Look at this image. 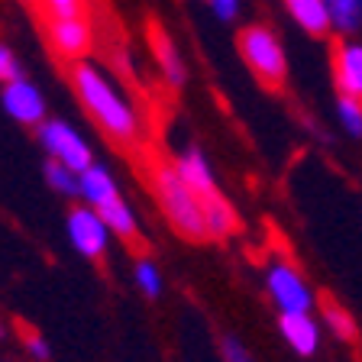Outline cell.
I'll return each instance as SVG.
<instances>
[{"label":"cell","mask_w":362,"mask_h":362,"mask_svg":"<svg viewBox=\"0 0 362 362\" xmlns=\"http://www.w3.org/2000/svg\"><path fill=\"white\" fill-rule=\"evenodd\" d=\"M71 81H75V90H78V98H81L84 110L94 117V123L110 139L133 143L136 136H139V117H136L133 104L123 98L120 90H117V84L100 68H94L90 62H75Z\"/></svg>","instance_id":"cell-1"},{"label":"cell","mask_w":362,"mask_h":362,"mask_svg":"<svg viewBox=\"0 0 362 362\" xmlns=\"http://www.w3.org/2000/svg\"><path fill=\"white\" fill-rule=\"evenodd\" d=\"M152 188H156L158 197V207L162 214L168 217V223L178 230L185 240L197 243V240H207V226H204V207H201V197L181 181L178 168L175 165H156L152 172Z\"/></svg>","instance_id":"cell-2"},{"label":"cell","mask_w":362,"mask_h":362,"mask_svg":"<svg viewBox=\"0 0 362 362\" xmlns=\"http://www.w3.org/2000/svg\"><path fill=\"white\" fill-rule=\"evenodd\" d=\"M81 197L88 207H94V211L104 217V223L110 226L113 236H123V240H133L136 236L139 223H136L133 207L123 201L117 181H113V175L107 172L104 165L94 162L90 168L81 172Z\"/></svg>","instance_id":"cell-3"},{"label":"cell","mask_w":362,"mask_h":362,"mask_svg":"<svg viewBox=\"0 0 362 362\" xmlns=\"http://www.w3.org/2000/svg\"><path fill=\"white\" fill-rule=\"evenodd\" d=\"M236 49H240L243 62L246 68L256 75V81L269 90H281L288 81V59H285V49H281L279 36L272 26H246L240 30L236 36Z\"/></svg>","instance_id":"cell-4"},{"label":"cell","mask_w":362,"mask_h":362,"mask_svg":"<svg viewBox=\"0 0 362 362\" xmlns=\"http://www.w3.org/2000/svg\"><path fill=\"white\" fill-rule=\"evenodd\" d=\"M265 288H269L272 301L281 314H310L314 308V291L304 281V275L288 262H275L265 272Z\"/></svg>","instance_id":"cell-5"},{"label":"cell","mask_w":362,"mask_h":362,"mask_svg":"<svg viewBox=\"0 0 362 362\" xmlns=\"http://www.w3.org/2000/svg\"><path fill=\"white\" fill-rule=\"evenodd\" d=\"M39 143L49 152V158H59L68 168H75L78 175L84 168L94 165V152L84 143L81 136L75 133V127H68L65 120H42L39 123Z\"/></svg>","instance_id":"cell-6"},{"label":"cell","mask_w":362,"mask_h":362,"mask_svg":"<svg viewBox=\"0 0 362 362\" xmlns=\"http://www.w3.org/2000/svg\"><path fill=\"white\" fill-rule=\"evenodd\" d=\"M68 236H71V246L81 252L84 259H98L104 256L107 243H110V226L104 223L94 207H75V211L68 214Z\"/></svg>","instance_id":"cell-7"},{"label":"cell","mask_w":362,"mask_h":362,"mask_svg":"<svg viewBox=\"0 0 362 362\" xmlns=\"http://www.w3.org/2000/svg\"><path fill=\"white\" fill-rule=\"evenodd\" d=\"M0 100H4V110L16 123H23V127H39L45 120V98L39 94L36 84L26 81V78H16V81L4 84Z\"/></svg>","instance_id":"cell-8"},{"label":"cell","mask_w":362,"mask_h":362,"mask_svg":"<svg viewBox=\"0 0 362 362\" xmlns=\"http://www.w3.org/2000/svg\"><path fill=\"white\" fill-rule=\"evenodd\" d=\"M330 71L339 94L362 100V45H353L346 39L330 42Z\"/></svg>","instance_id":"cell-9"},{"label":"cell","mask_w":362,"mask_h":362,"mask_svg":"<svg viewBox=\"0 0 362 362\" xmlns=\"http://www.w3.org/2000/svg\"><path fill=\"white\" fill-rule=\"evenodd\" d=\"M49 42L62 59L81 62L94 45L88 16H71V20H49Z\"/></svg>","instance_id":"cell-10"},{"label":"cell","mask_w":362,"mask_h":362,"mask_svg":"<svg viewBox=\"0 0 362 362\" xmlns=\"http://www.w3.org/2000/svg\"><path fill=\"white\" fill-rule=\"evenodd\" d=\"M175 168H178V175H181V181L188 185L191 191H194L197 197H211V194H217V178H214V168H211V162L204 158V152L201 149H185L178 158H175Z\"/></svg>","instance_id":"cell-11"},{"label":"cell","mask_w":362,"mask_h":362,"mask_svg":"<svg viewBox=\"0 0 362 362\" xmlns=\"http://www.w3.org/2000/svg\"><path fill=\"white\" fill-rule=\"evenodd\" d=\"M279 330L298 356H314L317 346H320V327L310 314H281Z\"/></svg>","instance_id":"cell-12"},{"label":"cell","mask_w":362,"mask_h":362,"mask_svg":"<svg viewBox=\"0 0 362 362\" xmlns=\"http://www.w3.org/2000/svg\"><path fill=\"white\" fill-rule=\"evenodd\" d=\"M288 13L298 20L308 36L314 39H327L333 30V16H330V7H327V0H285Z\"/></svg>","instance_id":"cell-13"},{"label":"cell","mask_w":362,"mask_h":362,"mask_svg":"<svg viewBox=\"0 0 362 362\" xmlns=\"http://www.w3.org/2000/svg\"><path fill=\"white\" fill-rule=\"evenodd\" d=\"M149 42H152V52H156V62H158V68H162L165 81L172 84V88H181L185 78H188V71H185V62H181L175 42L165 36V30H162L158 23L149 26Z\"/></svg>","instance_id":"cell-14"},{"label":"cell","mask_w":362,"mask_h":362,"mask_svg":"<svg viewBox=\"0 0 362 362\" xmlns=\"http://www.w3.org/2000/svg\"><path fill=\"white\" fill-rule=\"evenodd\" d=\"M201 207H204V226H207V236H217L220 240V236L233 233L236 214H233V207H230V201L220 197V191L211 194V197H204Z\"/></svg>","instance_id":"cell-15"},{"label":"cell","mask_w":362,"mask_h":362,"mask_svg":"<svg viewBox=\"0 0 362 362\" xmlns=\"http://www.w3.org/2000/svg\"><path fill=\"white\" fill-rule=\"evenodd\" d=\"M45 181H49L59 194L81 197V175H78L75 168H68L65 162H59V158H49V162H45Z\"/></svg>","instance_id":"cell-16"},{"label":"cell","mask_w":362,"mask_h":362,"mask_svg":"<svg viewBox=\"0 0 362 362\" xmlns=\"http://www.w3.org/2000/svg\"><path fill=\"white\" fill-rule=\"evenodd\" d=\"M324 320H327V327L337 333V339H343V343H356V320L343 304L324 301Z\"/></svg>","instance_id":"cell-17"},{"label":"cell","mask_w":362,"mask_h":362,"mask_svg":"<svg viewBox=\"0 0 362 362\" xmlns=\"http://www.w3.org/2000/svg\"><path fill=\"white\" fill-rule=\"evenodd\" d=\"M327 7H330L337 30L343 33H353L362 23V0H327Z\"/></svg>","instance_id":"cell-18"},{"label":"cell","mask_w":362,"mask_h":362,"mask_svg":"<svg viewBox=\"0 0 362 362\" xmlns=\"http://www.w3.org/2000/svg\"><path fill=\"white\" fill-rule=\"evenodd\" d=\"M133 279H136V288L146 294V298H158L162 294V272L152 259H139L133 269Z\"/></svg>","instance_id":"cell-19"},{"label":"cell","mask_w":362,"mask_h":362,"mask_svg":"<svg viewBox=\"0 0 362 362\" xmlns=\"http://www.w3.org/2000/svg\"><path fill=\"white\" fill-rule=\"evenodd\" d=\"M49 20H71V16H88V0H36Z\"/></svg>","instance_id":"cell-20"},{"label":"cell","mask_w":362,"mask_h":362,"mask_svg":"<svg viewBox=\"0 0 362 362\" xmlns=\"http://www.w3.org/2000/svg\"><path fill=\"white\" fill-rule=\"evenodd\" d=\"M337 110H339L343 127H346L353 136H362V100L359 98H349V94H339Z\"/></svg>","instance_id":"cell-21"},{"label":"cell","mask_w":362,"mask_h":362,"mask_svg":"<svg viewBox=\"0 0 362 362\" xmlns=\"http://www.w3.org/2000/svg\"><path fill=\"white\" fill-rule=\"evenodd\" d=\"M16 78H23L20 59H16V52L7 42H0V81L10 84V81H16Z\"/></svg>","instance_id":"cell-22"},{"label":"cell","mask_w":362,"mask_h":362,"mask_svg":"<svg viewBox=\"0 0 362 362\" xmlns=\"http://www.w3.org/2000/svg\"><path fill=\"white\" fill-rule=\"evenodd\" d=\"M220 349H223V359L226 362H256L252 356L246 353V346H243L236 337H226L223 343H220Z\"/></svg>","instance_id":"cell-23"},{"label":"cell","mask_w":362,"mask_h":362,"mask_svg":"<svg viewBox=\"0 0 362 362\" xmlns=\"http://www.w3.org/2000/svg\"><path fill=\"white\" fill-rule=\"evenodd\" d=\"M26 353H30L36 362H49V359H52V346H49L39 333H33V337L26 339Z\"/></svg>","instance_id":"cell-24"},{"label":"cell","mask_w":362,"mask_h":362,"mask_svg":"<svg viewBox=\"0 0 362 362\" xmlns=\"http://www.w3.org/2000/svg\"><path fill=\"white\" fill-rule=\"evenodd\" d=\"M211 7L220 20H233L236 10H240V0H211Z\"/></svg>","instance_id":"cell-25"}]
</instances>
